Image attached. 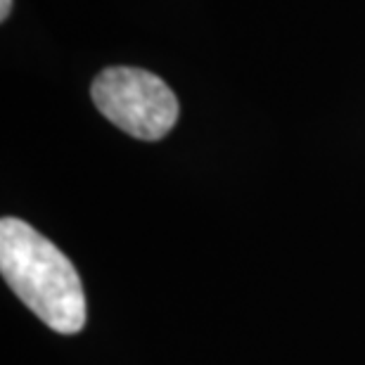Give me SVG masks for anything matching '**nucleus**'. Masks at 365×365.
Here are the masks:
<instances>
[{"label": "nucleus", "instance_id": "obj_1", "mask_svg": "<svg viewBox=\"0 0 365 365\" xmlns=\"http://www.w3.org/2000/svg\"><path fill=\"white\" fill-rule=\"evenodd\" d=\"M0 273L50 330L76 334L86 325V292L74 264L21 218L0 221Z\"/></svg>", "mask_w": 365, "mask_h": 365}, {"label": "nucleus", "instance_id": "obj_2", "mask_svg": "<svg viewBox=\"0 0 365 365\" xmlns=\"http://www.w3.org/2000/svg\"><path fill=\"white\" fill-rule=\"evenodd\" d=\"M93 102L116 128L138 140H162L178 121V100L145 69L109 67L93 81Z\"/></svg>", "mask_w": 365, "mask_h": 365}, {"label": "nucleus", "instance_id": "obj_3", "mask_svg": "<svg viewBox=\"0 0 365 365\" xmlns=\"http://www.w3.org/2000/svg\"><path fill=\"white\" fill-rule=\"evenodd\" d=\"M12 10V0H0V19H7V14Z\"/></svg>", "mask_w": 365, "mask_h": 365}]
</instances>
